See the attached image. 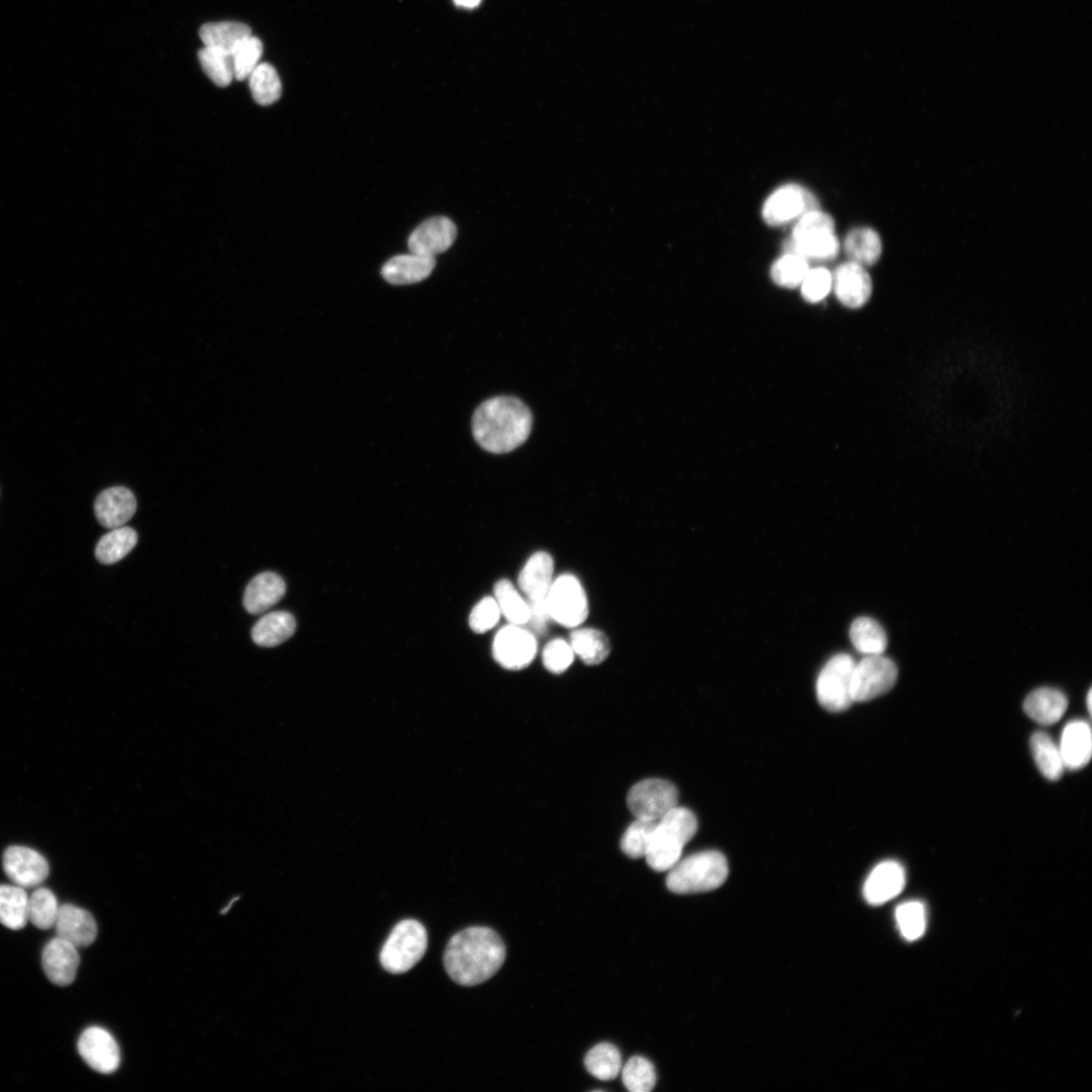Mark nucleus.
I'll return each mask as SVG.
<instances>
[{
  "instance_id": "nucleus-1",
  "label": "nucleus",
  "mask_w": 1092,
  "mask_h": 1092,
  "mask_svg": "<svg viewBox=\"0 0 1092 1092\" xmlns=\"http://www.w3.org/2000/svg\"><path fill=\"white\" fill-rule=\"evenodd\" d=\"M506 960V947L492 929L473 927L455 935L445 953V967L460 985L475 986L491 979Z\"/></svg>"
},
{
  "instance_id": "nucleus-2",
  "label": "nucleus",
  "mask_w": 1092,
  "mask_h": 1092,
  "mask_svg": "<svg viewBox=\"0 0 1092 1092\" xmlns=\"http://www.w3.org/2000/svg\"><path fill=\"white\" fill-rule=\"evenodd\" d=\"M528 407L514 397H495L481 404L472 419L478 445L491 454H508L521 447L531 433Z\"/></svg>"
},
{
  "instance_id": "nucleus-3",
  "label": "nucleus",
  "mask_w": 1092,
  "mask_h": 1092,
  "mask_svg": "<svg viewBox=\"0 0 1092 1092\" xmlns=\"http://www.w3.org/2000/svg\"><path fill=\"white\" fill-rule=\"evenodd\" d=\"M698 829L696 815L688 808L675 807L655 825L645 854L648 866L657 872L671 870L680 860L684 846Z\"/></svg>"
},
{
  "instance_id": "nucleus-4",
  "label": "nucleus",
  "mask_w": 1092,
  "mask_h": 1092,
  "mask_svg": "<svg viewBox=\"0 0 1092 1092\" xmlns=\"http://www.w3.org/2000/svg\"><path fill=\"white\" fill-rule=\"evenodd\" d=\"M729 865L718 850H706L680 860L667 878L668 890L676 895H695L716 891L728 880Z\"/></svg>"
},
{
  "instance_id": "nucleus-5",
  "label": "nucleus",
  "mask_w": 1092,
  "mask_h": 1092,
  "mask_svg": "<svg viewBox=\"0 0 1092 1092\" xmlns=\"http://www.w3.org/2000/svg\"><path fill=\"white\" fill-rule=\"evenodd\" d=\"M427 947L424 926L414 920L403 921L394 928L381 949V966L392 974L406 973L421 961Z\"/></svg>"
},
{
  "instance_id": "nucleus-6",
  "label": "nucleus",
  "mask_w": 1092,
  "mask_h": 1092,
  "mask_svg": "<svg viewBox=\"0 0 1092 1092\" xmlns=\"http://www.w3.org/2000/svg\"><path fill=\"white\" fill-rule=\"evenodd\" d=\"M854 664L849 654L838 653L821 670L816 682V695L827 712L842 713L853 704L851 678Z\"/></svg>"
},
{
  "instance_id": "nucleus-7",
  "label": "nucleus",
  "mask_w": 1092,
  "mask_h": 1092,
  "mask_svg": "<svg viewBox=\"0 0 1092 1092\" xmlns=\"http://www.w3.org/2000/svg\"><path fill=\"white\" fill-rule=\"evenodd\" d=\"M898 676L897 665L885 655H865L854 664L852 672L853 703L870 701L887 694L895 687Z\"/></svg>"
},
{
  "instance_id": "nucleus-8",
  "label": "nucleus",
  "mask_w": 1092,
  "mask_h": 1092,
  "mask_svg": "<svg viewBox=\"0 0 1092 1092\" xmlns=\"http://www.w3.org/2000/svg\"><path fill=\"white\" fill-rule=\"evenodd\" d=\"M679 793L674 784L662 779H646L628 793L630 812L640 819L659 821L678 806Z\"/></svg>"
},
{
  "instance_id": "nucleus-9",
  "label": "nucleus",
  "mask_w": 1092,
  "mask_h": 1092,
  "mask_svg": "<svg viewBox=\"0 0 1092 1092\" xmlns=\"http://www.w3.org/2000/svg\"><path fill=\"white\" fill-rule=\"evenodd\" d=\"M547 602L553 620L568 628L578 627L589 614L585 590L571 575H563L553 582Z\"/></svg>"
},
{
  "instance_id": "nucleus-10",
  "label": "nucleus",
  "mask_w": 1092,
  "mask_h": 1092,
  "mask_svg": "<svg viewBox=\"0 0 1092 1092\" xmlns=\"http://www.w3.org/2000/svg\"><path fill=\"white\" fill-rule=\"evenodd\" d=\"M815 210H819V203L812 193L800 185L787 184L768 197L762 213L768 225L778 227Z\"/></svg>"
},
{
  "instance_id": "nucleus-11",
  "label": "nucleus",
  "mask_w": 1092,
  "mask_h": 1092,
  "mask_svg": "<svg viewBox=\"0 0 1092 1092\" xmlns=\"http://www.w3.org/2000/svg\"><path fill=\"white\" fill-rule=\"evenodd\" d=\"M537 642L534 634L519 625L510 624L498 631L493 642V655L503 668L518 671L529 666L535 658Z\"/></svg>"
},
{
  "instance_id": "nucleus-12",
  "label": "nucleus",
  "mask_w": 1092,
  "mask_h": 1092,
  "mask_svg": "<svg viewBox=\"0 0 1092 1092\" xmlns=\"http://www.w3.org/2000/svg\"><path fill=\"white\" fill-rule=\"evenodd\" d=\"M7 878L23 889L41 886L49 877L50 867L46 857L34 848L11 845L3 855Z\"/></svg>"
},
{
  "instance_id": "nucleus-13",
  "label": "nucleus",
  "mask_w": 1092,
  "mask_h": 1092,
  "mask_svg": "<svg viewBox=\"0 0 1092 1092\" xmlns=\"http://www.w3.org/2000/svg\"><path fill=\"white\" fill-rule=\"evenodd\" d=\"M458 230L451 218L436 216L422 223L410 236L411 254L434 258L448 252L455 244Z\"/></svg>"
},
{
  "instance_id": "nucleus-14",
  "label": "nucleus",
  "mask_w": 1092,
  "mask_h": 1092,
  "mask_svg": "<svg viewBox=\"0 0 1092 1092\" xmlns=\"http://www.w3.org/2000/svg\"><path fill=\"white\" fill-rule=\"evenodd\" d=\"M77 1048L86 1063L102 1074H112L120 1067L119 1045L103 1028L92 1027L86 1030L79 1040Z\"/></svg>"
},
{
  "instance_id": "nucleus-15",
  "label": "nucleus",
  "mask_w": 1092,
  "mask_h": 1092,
  "mask_svg": "<svg viewBox=\"0 0 1092 1092\" xmlns=\"http://www.w3.org/2000/svg\"><path fill=\"white\" fill-rule=\"evenodd\" d=\"M907 884L906 871L896 861H886L870 873L865 886L864 898L871 906H882L900 896Z\"/></svg>"
},
{
  "instance_id": "nucleus-16",
  "label": "nucleus",
  "mask_w": 1092,
  "mask_h": 1092,
  "mask_svg": "<svg viewBox=\"0 0 1092 1092\" xmlns=\"http://www.w3.org/2000/svg\"><path fill=\"white\" fill-rule=\"evenodd\" d=\"M80 964L79 949L59 937L51 940L43 950L44 972L55 985L65 987L73 983Z\"/></svg>"
},
{
  "instance_id": "nucleus-17",
  "label": "nucleus",
  "mask_w": 1092,
  "mask_h": 1092,
  "mask_svg": "<svg viewBox=\"0 0 1092 1092\" xmlns=\"http://www.w3.org/2000/svg\"><path fill=\"white\" fill-rule=\"evenodd\" d=\"M832 286L838 301L850 309L866 305L873 291L871 278L864 267L850 262L835 271Z\"/></svg>"
},
{
  "instance_id": "nucleus-18",
  "label": "nucleus",
  "mask_w": 1092,
  "mask_h": 1092,
  "mask_svg": "<svg viewBox=\"0 0 1092 1092\" xmlns=\"http://www.w3.org/2000/svg\"><path fill=\"white\" fill-rule=\"evenodd\" d=\"M54 928L57 937L77 949L91 946L98 936V925L92 914L72 905L60 907Z\"/></svg>"
},
{
  "instance_id": "nucleus-19",
  "label": "nucleus",
  "mask_w": 1092,
  "mask_h": 1092,
  "mask_svg": "<svg viewBox=\"0 0 1092 1092\" xmlns=\"http://www.w3.org/2000/svg\"><path fill=\"white\" fill-rule=\"evenodd\" d=\"M137 501L127 488L114 487L104 491L97 499L95 512L98 521L106 528L122 527L135 515Z\"/></svg>"
},
{
  "instance_id": "nucleus-20",
  "label": "nucleus",
  "mask_w": 1092,
  "mask_h": 1092,
  "mask_svg": "<svg viewBox=\"0 0 1092 1092\" xmlns=\"http://www.w3.org/2000/svg\"><path fill=\"white\" fill-rule=\"evenodd\" d=\"M1059 750L1065 768L1079 770L1085 767L1092 754L1090 726L1083 721L1069 723L1063 730Z\"/></svg>"
},
{
  "instance_id": "nucleus-21",
  "label": "nucleus",
  "mask_w": 1092,
  "mask_h": 1092,
  "mask_svg": "<svg viewBox=\"0 0 1092 1092\" xmlns=\"http://www.w3.org/2000/svg\"><path fill=\"white\" fill-rule=\"evenodd\" d=\"M286 591V583L280 575L263 573L249 584L244 598L245 607L254 615L265 613L285 597Z\"/></svg>"
},
{
  "instance_id": "nucleus-22",
  "label": "nucleus",
  "mask_w": 1092,
  "mask_h": 1092,
  "mask_svg": "<svg viewBox=\"0 0 1092 1092\" xmlns=\"http://www.w3.org/2000/svg\"><path fill=\"white\" fill-rule=\"evenodd\" d=\"M435 266L434 258L415 254L398 256L382 267L381 276L391 285H412L428 279Z\"/></svg>"
},
{
  "instance_id": "nucleus-23",
  "label": "nucleus",
  "mask_w": 1092,
  "mask_h": 1092,
  "mask_svg": "<svg viewBox=\"0 0 1092 1092\" xmlns=\"http://www.w3.org/2000/svg\"><path fill=\"white\" fill-rule=\"evenodd\" d=\"M555 563L544 552L534 554L522 569L518 583L528 600L547 597L552 585Z\"/></svg>"
},
{
  "instance_id": "nucleus-24",
  "label": "nucleus",
  "mask_w": 1092,
  "mask_h": 1092,
  "mask_svg": "<svg viewBox=\"0 0 1092 1092\" xmlns=\"http://www.w3.org/2000/svg\"><path fill=\"white\" fill-rule=\"evenodd\" d=\"M1068 701L1059 690L1041 688L1032 692L1024 704V711L1034 722L1042 726L1058 723L1066 713Z\"/></svg>"
},
{
  "instance_id": "nucleus-25",
  "label": "nucleus",
  "mask_w": 1092,
  "mask_h": 1092,
  "mask_svg": "<svg viewBox=\"0 0 1092 1092\" xmlns=\"http://www.w3.org/2000/svg\"><path fill=\"white\" fill-rule=\"evenodd\" d=\"M297 629L295 617L286 611L263 616L254 626V641L263 647H275L292 637Z\"/></svg>"
},
{
  "instance_id": "nucleus-26",
  "label": "nucleus",
  "mask_w": 1092,
  "mask_h": 1092,
  "mask_svg": "<svg viewBox=\"0 0 1092 1092\" xmlns=\"http://www.w3.org/2000/svg\"><path fill=\"white\" fill-rule=\"evenodd\" d=\"M844 252L850 263L862 267L876 265L883 255V242L877 231L856 228L844 241Z\"/></svg>"
},
{
  "instance_id": "nucleus-27",
  "label": "nucleus",
  "mask_w": 1092,
  "mask_h": 1092,
  "mask_svg": "<svg viewBox=\"0 0 1092 1092\" xmlns=\"http://www.w3.org/2000/svg\"><path fill=\"white\" fill-rule=\"evenodd\" d=\"M29 897L18 886H0V924L13 931L24 929L29 923Z\"/></svg>"
},
{
  "instance_id": "nucleus-28",
  "label": "nucleus",
  "mask_w": 1092,
  "mask_h": 1092,
  "mask_svg": "<svg viewBox=\"0 0 1092 1092\" xmlns=\"http://www.w3.org/2000/svg\"><path fill=\"white\" fill-rule=\"evenodd\" d=\"M570 644L578 657L587 665L602 664L611 651L608 637L597 629L583 628L572 632Z\"/></svg>"
},
{
  "instance_id": "nucleus-29",
  "label": "nucleus",
  "mask_w": 1092,
  "mask_h": 1092,
  "mask_svg": "<svg viewBox=\"0 0 1092 1092\" xmlns=\"http://www.w3.org/2000/svg\"><path fill=\"white\" fill-rule=\"evenodd\" d=\"M252 35V29L239 22L209 23L199 30L204 47L220 49L230 54L243 40Z\"/></svg>"
},
{
  "instance_id": "nucleus-30",
  "label": "nucleus",
  "mask_w": 1092,
  "mask_h": 1092,
  "mask_svg": "<svg viewBox=\"0 0 1092 1092\" xmlns=\"http://www.w3.org/2000/svg\"><path fill=\"white\" fill-rule=\"evenodd\" d=\"M849 638L854 648L864 655L884 654L888 647L884 627L869 617H859L851 623Z\"/></svg>"
},
{
  "instance_id": "nucleus-31",
  "label": "nucleus",
  "mask_w": 1092,
  "mask_h": 1092,
  "mask_svg": "<svg viewBox=\"0 0 1092 1092\" xmlns=\"http://www.w3.org/2000/svg\"><path fill=\"white\" fill-rule=\"evenodd\" d=\"M1031 751L1044 777L1057 781L1063 776L1065 766L1059 747L1047 734L1038 732L1032 736Z\"/></svg>"
},
{
  "instance_id": "nucleus-32",
  "label": "nucleus",
  "mask_w": 1092,
  "mask_h": 1092,
  "mask_svg": "<svg viewBox=\"0 0 1092 1092\" xmlns=\"http://www.w3.org/2000/svg\"><path fill=\"white\" fill-rule=\"evenodd\" d=\"M138 542L137 532L130 527H119L104 535L96 550L98 561L113 565L128 556Z\"/></svg>"
},
{
  "instance_id": "nucleus-33",
  "label": "nucleus",
  "mask_w": 1092,
  "mask_h": 1092,
  "mask_svg": "<svg viewBox=\"0 0 1092 1092\" xmlns=\"http://www.w3.org/2000/svg\"><path fill=\"white\" fill-rule=\"evenodd\" d=\"M585 1066L588 1072L599 1080H613L622 1069L621 1054L614 1045L602 1043L588 1052Z\"/></svg>"
},
{
  "instance_id": "nucleus-34",
  "label": "nucleus",
  "mask_w": 1092,
  "mask_h": 1092,
  "mask_svg": "<svg viewBox=\"0 0 1092 1092\" xmlns=\"http://www.w3.org/2000/svg\"><path fill=\"white\" fill-rule=\"evenodd\" d=\"M494 592L501 614L508 622L519 626L526 625L530 616L528 601L522 598L514 585L509 580H500L495 585Z\"/></svg>"
},
{
  "instance_id": "nucleus-35",
  "label": "nucleus",
  "mask_w": 1092,
  "mask_h": 1092,
  "mask_svg": "<svg viewBox=\"0 0 1092 1092\" xmlns=\"http://www.w3.org/2000/svg\"><path fill=\"white\" fill-rule=\"evenodd\" d=\"M250 87L255 101L261 106H271L277 103L283 93L281 79L269 63H260L249 77Z\"/></svg>"
},
{
  "instance_id": "nucleus-36",
  "label": "nucleus",
  "mask_w": 1092,
  "mask_h": 1092,
  "mask_svg": "<svg viewBox=\"0 0 1092 1092\" xmlns=\"http://www.w3.org/2000/svg\"><path fill=\"white\" fill-rule=\"evenodd\" d=\"M787 254L795 255L808 261H829L834 259L839 252V244L833 235H824L811 239L793 242L785 245Z\"/></svg>"
},
{
  "instance_id": "nucleus-37",
  "label": "nucleus",
  "mask_w": 1092,
  "mask_h": 1092,
  "mask_svg": "<svg viewBox=\"0 0 1092 1092\" xmlns=\"http://www.w3.org/2000/svg\"><path fill=\"white\" fill-rule=\"evenodd\" d=\"M202 70L217 87L226 88L235 81L231 54L220 49L203 47L198 51Z\"/></svg>"
},
{
  "instance_id": "nucleus-38",
  "label": "nucleus",
  "mask_w": 1092,
  "mask_h": 1092,
  "mask_svg": "<svg viewBox=\"0 0 1092 1092\" xmlns=\"http://www.w3.org/2000/svg\"><path fill=\"white\" fill-rule=\"evenodd\" d=\"M60 907L57 898L48 889H38L29 898V922L36 928L46 931L54 928Z\"/></svg>"
},
{
  "instance_id": "nucleus-39",
  "label": "nucleus",
  "mask_w": 1092,
  "mask_h": 1092,
  "mask_svg": "<svg viewBox=\"0 0 1092 1092\" xmlns=\"http://www.w3.org/2000/svg\"><path fill=\"white\" fill-rule=\"evenodd\" d=\"M621 1070L623 1084L630 1092H649L657 1082L654 1066L641 1056L629 1059Z\"/></svg>"
},
{
  "instance_id": "nucleus-40",
  "label": "nucleus",
  "mask_w": 1092,
  "mask_h": 1092,
  "mask_svg": "<svg viewBox=\"0 0 1092 1092\" xmlns=\"http://www.w3.org/2000/svg\"><path fill=\"white\" fill-rule=\"evenodd\" d=\"M263 53L264 45L259 38L252 35L243 40L231 52L235 80L239 82L249 80L261 63Z\"/></svg>"
},
{
  "instance_id": "nucleus-41",
  "label": "nucleus",
  "mask_w": 1092,
  "mask_h": 1092,
  "mask_svg": "<svg viewBox=\"0 0 1092 1092\" xmlns=\"http://www.w3.org/2000/svg\"><path fill=\"white\" fill-rule=\"evenodd\" d=\"M657 822L636 818L622 836L620 843L622 851L632 859L645 856Z\"/></svg>"
},
{
  "instance_id": "nucleus-42",
  "label": "nucleus",
  "mask_w": 1092,
  "mask_h": 1092,
  "mask_svg": "<svg viewBox=\"0 0 1092 1092\" xmlns=\"http://www.w3.org/2000/svg\"><path fill=\"white\" fill-rule=\"evenodd\" d=\"M809 271L808 263L800 257L786 254L771 269L774 283L786 289L800 286Z\"/></svg>"
},
{
  "instance_id": "nucleus-43",
  "label": "nucleus",
  "mask_w": 1092,
  "mask_h": 1092,
  "mask_svg": "<svg viewBox=\"0 0 1092 1092\" xmlns=\"http://www.w3.org/2000/svg\"><path fill=\"white\" fill-rule=\"evenodd\" d=\"M897 923L903 937L908 941L922 938L927 928L925 906L920 902L901 905L896 913Z\"/></svg>"
},
{
  "instance_id": "nucleus-44",
  "label": "nucleus",
  "mask_w": 1092,
  "mask_h": 1092,
  "mask_svg": "<svg viewBox=\"0 0 1092 1092\" xmlns=\"http://www.w3.org/2000/svg\"><path fill=\"white\" fill-rule=\"evenodd\" d=\"M834 222L832 217L820 210L808 212L798 218L793 231V242H799L814 237L833 235Z\"/></svg>"
},
{
  "instance_id": "nucleus-45",
  "label": "nucleus",
  "mask_w": 1092,
  "mask_h": 1092,
  "mask_svg": "<svg viewBox=\"0 0 1092 1092\" xmlns=\"http://www.w3.org/2000/svg\"><path fill=\"white\" fill-rule=\"evenodd\" d=\"M575 652L571 644L561 638L550 641L542 652L544 667L555 674L567 671L573 664Z\"/></svg>"
},
{
  "instance_id": "nucleus-46",
  "label": "nucleus",
  "mask_w": 1092,
  "mask_h": 1092,
  "mask_svg": "<svg viewBox=\"0 0 1092 1092\" xmlns=\"http://www.w3.org/2000/svg\"><path fill=\"white\" fill-rule=\"evenodd\" d=\"M832 288V277L824 269L809 270L801 284V294L805 301L818 303L823 300Z\"/></svg>"
},
{
  "instance_id": "nucleus-47",
  "label": "nucleus",
  "mask_w": 1092,
  "mask_h": 1092,
  "mask_svg": "<svg viewBox=\"0 0 1092 1092\" xmlns=\"http://www.w3.org/2000/svg\"><path fill=\"white\" fill-rule=\"evenodd\" d=\"M501 615L496 599L493 597H486L472 610L470 615V626L476 633H485L498 624Z\"/></svg>"
},
{
  "instance_id": "nucleus-48",
  "label": "nucleus",
  "mask_w": 1092,
  "mask_h": 1092,
  "mask_svg": "<svg viewBox=\"0 0 1092 1092\" xmlns=\"http://www.w3.org/2000/svg\"><path fill=\"white\" fill-rule=\"evenodd\" d=\"M528 605L530 616L527 625L530 626L532 633L543 634L547 631L550 621L553 620L547 597L528 600Z\"/></svg>"
},
{
  "instance_id": "nucleus-49",
  "label": "nucleus",
  "mask_w": 1092,
  "mask_h": 1092,
  "mask_svg": "<svg viewBox=\"0 0 1092 1092\" xmlns=\"http://www.w3.org/2000/svg\"><path fill=\"white\" fill-rule=\"evenodd\" d=\"M455 3L462 8L474 9L482 3V0H455Z\"/></svg>"
},
{
  "instance_id": "nucleus-50",
  "label": "nucleus",
  "mask_w": 1092,
  "mask_h": 1092,
  "mask_svg": "<svg viewBox=\"0 0 1092 1092\" xmlns=\"http://www.w3.org/2000/svg\"><path fill=\"white\" fill-rule=\"evenodd\" d=\"M1091 699H1092V693H1091V690H1089V692L1087 694V709H1088L1089 714H1091V706H1092Z\"/></svg>"
},
{
  "instance_id": "nucleus-51",
  "label": "nucleus",
  "mask_w": 1092,
  "mask_h": 1092,
  "mask_svg": "<svg viewBox=\"0 0 1092 1092\" xmlns=\"http://www.w3.org/2000/svg\"><path fill=\"white\" fill-rule=\"evenodd\" d=\"M238 901H239V898L233 900L232 903H230V905L228 907H226L225 910H223L221 914L226 915L231 910L233 904L237 903Z\"/></svg>"
}]
</instances>
